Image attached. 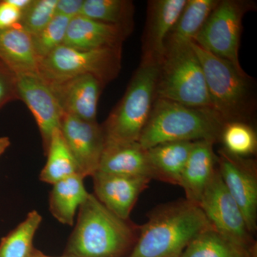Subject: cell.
I'll use <instances>...</instances> for the list:
<instances>
[{
  "label": "cell",
  "mask_w": 257,
  "mask_h": 257,
  "mask_svg": "<svg viewBox=\"0 0 257 257\" xmlns=\"http://www.w3.org/2000/svg\"><path fill=\"white\" fill-rule=\"evenodd\" d=\"M194 143H163L147 150L153 179L179 186L182 171Z\"/></svg>",
  "instance_id": "cell-21"
},
{
  "label": "cell",
  "mask_w": 257,
  "mask_h": 257,
  "mask_svg": "<svg viewBox=\"0 0 257 257\" xmlns=\"http://www.w3.org/2000/svg\"><path fill=\"white\" fill-rule=\"evenodd\" d=\"M217 169L230 194L239 206L251 234L256 231L257 168L253 159L231 155L221 148Z\"/></svg>",
  "instance_id": "cell-10"
},
{
  "label": "cell",
  "mask_w": 257,
  "mask_h": 257,
  "mask_svg": "<svg viewBox=\"0 0 257 257\" xmlns=\"http://www.w3.org/2000/svg\"><path fill=\"white\" fill-rule=\"evenodd\" d=\"M156 99L191 107L211 108L204 72L192 44L161 60Z\"/></svg>",
  "instance_id": "cell-6"
},
{
  "label": "cell",
  "mask_w": 257,
  "mask_h": 257,
  "mask_svg": "<svg viewBox=\"0 0 257 257\" xmlns=\"http://www.w3.org/2000/svg\"><path fill=\"white\" fill-rule=\"evenodd\" d=\"M77 224L64 254L74 257H122L133 249L140 226L115 215L89 194L79 209Z\"/></svg>",
  "instance_id": "cell-2"
},
{
  "label": "cell",
  "mask_w": 257,
  "mask_h": 257,
  "mask_svg": "<svg viewBox=\"0 0 257 257\" xmlns=\"http://www.w3.org/2000/svg\"><path fill=\"white\" fill-rule=\"evenodd\" d=\"M18 99L16 74L0 62V109Z\"/></svg>",
  "instance_id": "cell-30"
},
{
  "label": "cell",
  "mask_w": 257,
  "mask_h": 257,
  "mask_svg": "<svg viewBox=\"0 0 257 257\" xmlns=\"http://www.w3.org/2000/svg\"><path fill=\"white\" fill-rule=\"evenodd\" d=\"M84 0H57L56 15L70 19L81 15Z\"/></svg>",
  "instance_id": "cell-32"
},
{
  "label": "cell",
  "mask_w": 257,
  "mask_h": 257,
  "mask_svg": "<svg viewBox=\"0 0 257 257\" xmlns=\"http://www.w3.org/2000/svg\"><path fill=\"white\" fill-rule=\"evenodd\" d=\"M199 207L216 231L243 247H256L242 212L224 185L217 168Z\"/></svg>",
  "instance_id": "cell-9"
},
{
  "label": "cell",
  "mask_w": 257,
  "mask_h": 257,
  "mask_svg": "<svg viewBox=\"0 0 257 257\" xmlns=\"http://www.w3.org/2000/svg\"><path fill=\"white\" fill-rule=\"evenodd\" d=\"M0 62L15 74L38 72L32 36L20 25L0 30Z\"/></svg>",
  "instance_id": "cell-20"
},
{
  "label": "cell",
  "mask_w": 257,
  "mask_h": 257,
  "mask_svg": "<svg viewBox=\"0 0 257 257\" xmlns=\"http://www.w3.org/2000/svg\"><path fill=\"white\" fill-rule=\"evenodd\" d=\"M19 99L31 111L41 134L46 152L52 135L60 127L63 111L50 84L38 72L16 74Z\"/></svg>",
  "instance_id": "cell-12"
},
{
  "label": "cell",
  "mask_w": 257,
  "mask_h": 257,
  "mask_svg": "<svg viewBox=\"0 0 257 257\" xmlns=\"http://www.w3.org/2000/svg\"><path fill=\"white\" fill-rule=\"evenodd\" d=\"M214 143L195 142L181 176L179 187L184 189L186 200L199 206L217 168Z\"/></svg>",
  "instance_id": "cell-17"
},
{
  "label": "cell",
  "mask_w": 257,
  "mask_h": 257,
  "mask_svg": "<svg viewBox=\"0 0 257 257\" xmlns=\"http://www.w3.org/2000/svg\"><path fill=\"white\" fill-rule=\"evenodd\" d=\"M12 5L23 13L31 4L32 0H9Z\"/></svg>",
  "instance_id": "cell-33"
},
{
  "label": "cell",
  "mask_w": 257,
  "mask_h": 257,
  "mask_svg": "<svg viewBox=\"0 0 257 257\" xmlns=\"http://www.w3.org/2000/svg\"><path fill=\"white\" fill-rule=\"evenodd\" d=\"M256 8V3L248 0H219L193 42L243 70L239 58L243 19Z\"/></svg>",
  "instance_id": "cell-8"
},
{
  "label": "cell",
  "mask_w": 257,
  "mask_h": 257,
  "mask_svg": "<svg viewBox=\"0 0 257 257\" xmlns=\"http://www.w3.org/2000/svg\"><path fill=\"white\" fill-rule=\"evenodd\" d=\"M42 221L38 211H30L25 220L1 239L0 257H31L34 237Z\"/></svg>",
  "instance_id": "cell-26"
},
{
  "label": "cell",
  "mask_w": 257,
  "mask_h": 257,
  "mask_svg": "<svg viewBox=\"0 0 257 257\" xmlns=\"http://www.w3.org/2000/svg\"><path fill=\"white\" fill-rule=\"evenodd\" d=\"M94 195L115 215L130 219L140 194L152 179L144 177L110 175L96 172L92 176Z\"/></svg>",
  "instance_id": "cell-14"
},
{
  "label": "cell",
  "mask_w": 257,
  "mask_h": 257,
  "mask_svg": "<svg viewBox=\"0 0 257 257\" xmlns=\"http://www.w3.org/2000/svg\"><path fill=\"white\" fill-rule=\"evenodd\" d=\"M60 130L75 161L79 175L84 179L92 177L97 172L105 147L101 125L63 114Z\"/></svg>",
  "instance_id": "cell-11"
},
{
  "label": "cell",
  "mask_w": 257,
  "mask_h": 257,
  "mask_svg": "<svg viewBox=\"0 0 257 257\" xmlns=\"http://www.w3.org/2000/svg\"><path fill=\"white\" fill-rule=\"evenodd\" d=\"M64 114L96 121L98 101L104 84L91 74L58 83H48Z\"/></svg>",
  "instance_id": "cell-15"
},
{
  "label": "cell",
  "mask_w": 257,
  "mask_h": 257,
  "mask_svg": "<svg viewBox=\"0 0 257 257\" xmlns=\"http://www.w3.org/2000/svg\"><path fill=\"white\" fill-rule=\"evenodd\" d=\"M219 142L223 144L225 151L235 156L248 157L256 152V133L249 123L243 121L225 123Z\"/></svg>",
  "instance_id": "cell-27"
},
{
  "label": "cell",
  "mask_w": 257,
  "mask_h": 257,
  "mask_svg": "<svg viewBox=\"0 0 257 257\" xmlns=\"http://www.w3.org/2000/svg\"><path fill=\"white\" fill-rule=\"evenodd\" d=\"M10 145V140L8 137L0 138V157L5 153Z\"/></svg>",
  "instance_id": "cell-34"
},
{
  "label": "cell",
  "mask_w": 257,
  "mask_h": 257,
  "mask_svg": "<svg viewBox=\"0 0 257 257\" xmlns=\"http://www.w3.org/2000/svg\"><path fill=\"white\" fill-rule=\"evenodd\" d=\"M52 186L49 200L50 212L62 224L72 226L76 213L89 195L84 187V178L74 175Z\"/></svg>",
  "instance_id": "cell-22"
},
{
  "label": "cell",
  "mask_w": 257,
  "mask_h": 257,
  "mask_svg": "<svg viewBox=\"0 0 257 257\" xmlns=\"http://www.w3.org/2000/svg\"><path fill=\"white\" fill-rule=\"evenodd\" d=\"M255 253V248L240 246L212 226L198 235L180 257H256Z\"/></svg>",
  "instance_id": "cell-23"
},
{
  "label": "cell",
  "mask_w": 257,
  "mask_h": 257,
  "mask_svg": "<svg viewBox=\"0 0 257 257\" xmlns=\"http://www.w3.org/2000/svg\"><path fill=\"white\" fill-rule=\"evenodd\" d=\"M210 227L201 208L186 199L162 204L140 226L127 257H180L198 235Z\"/></svg>",
  "instance_id": "cell-1"
},
{
  "label": "cell",
  "mask_w": 257,
  "mask_h": 257,
  "mask_svg": "<svg viewBox=\"0 0 257 257\" xmlns=\"http://www.w3.org/2000/svg\"><path fill=\"white\" fill-rule=\"evenodd\" d=\"M31 257H74L69 256V255L64 254L62 256H51L49 255L45 254L43 252H42L40 250L37 249V248H34L33 251H32Z\"/></svg>",
  "instance_id": "cell-35"
},
{
  "label": "cell",
  "mask_w": 257,
  "mask_h": 257,
  "mask_svg": "<svg viewBox=\"0 0 257 257\" xmlns=\"http://www.w3.org/2000/svg\"><path fill=\"white\" fill-rule=\"evenodd\" d=\"M218 2L219 0H187L166 40L162 58L192 44Z\"/></svg>",
  "instance_id": "cell-19"
},
{
  "label": "cell",
  "mask_w": 257,
  "mask_h": 257,
  "mask_svg": "<svg viewBox=\"0 0 257 257\" xmlns=\"http://www.w3.org/2000/svg\"><path fill=\"white\" fill-rule=\"evenodd\" d=\"M133 30L79 15L71 20L63 45L82 50L122 47Z\"/></svg>",
  "instance_id": "cell-16"
},
{
  "label": "cell",
  "mask_w": 257,
  "mask_h": 257,
  "mask_svg": "<svg viewBox=\"0 0 257 257\" xmlns=\"http://www.w3.org/2000/svg\"><path fill=\"white\" fill-rule=\"evenodd\" d=\"M122 47L82 50L61 45L39 62L38 73L48 83L91 74L104 85L117 77Z\"/></svg>",
  "instance_id": "cell-7"
},
{
  "label": "cell",
  "mask_w": 257,
  "mask_h": 257,
  "mask_svg": "<svg viewBox=\"0 0 257 257\" xmlns=\"http://www.w3.org/2000/svg\"><path fill=\"white\" fill-rule=\"evenodd\" d=\"M225 122L211 108H196L155 99L138 143L145 150L176 142L220 141Z\"/></svg>",
  "instance_id": "cell-3"
},
{
  "label": "cell",
  "mask_w": 257,
  "mask_h": 257,
  "mask_svg": "<svg viewBox=\"0 0 257 257\" xmlns=\"http://www.w3.org/2000/svg\"><path fill=\"white\" fill-rule=\"evenodd\" d=\"M57 0H32L23 12L20 26L31 36L41 32L56 15Z\"/></svg>",
  "instance_id": "cell-29"
},
{
  "label": "cell",
  "mask_w": 257,
  "mask_h": 257,
  "mask_svg": "<svg viewBox=\"0 0 257 257\" xmlns=\"http://www.w3.org/2000/svg\"><path fill=\"white\" fill-rule=\"evenodd\" d=\"M160 63L141 60L121 100L101 126L105 145L138 143L156 99Z\"/></svg>",
  "instance_id": "cell-5"
},
{
  "label": "cell",
  "mask_w": 257,
  "mask_h": 257,
  "mask_svg": "<svg viewBox=\"0 0 257 257\" xmlns=\"http://www.w3.org/2000/svg\"><path fill=\"white\" fill-rule=\"evenodd\" d=\"M97 172L153 179L147 150L138 143L105 145Z\"/></svg>",
  "instance_id": "cell-18"
},
{
  "label": "cell",
  "mask_w": 257,
  "mask_h": 257,
  "mask_svg": "<svg viewBox=\"0 0 257 257\" xmlns=\"http://www.w3.org/2000/svg\"><path fill=\"white\" fill-rule=\"evenodd\" d=\"M45 154L47 162L40 173L42 182L54 184L71 176L79 175L78 169L60 128L52 135Z\"/></svg>",
  "instance_id": "cell-24"
},
{
  "label": "cell",
  "mask_w": 257,
  "mask_h": 257,
  "mask_svg": "<svg viewBox=\"0 0 257 257\" xmlns=\"http://www.w3.org/2000/svg\"><path fill=\"white\" fill-rule=\"evenodd\" d=\"M22 13L9 0L0 1V30L14 28L20 25Z\"/></svg>",
  "instance_id": "cell-31"
},
{
  "label": "cell",
  "mask_w": 257,
  "mask_h": 257,
  "mask_svg": "<svg viewBox=\"0 0 257 257\" xmlns=\"http://www.w3.org/2000/svg\"><path fill=\"white\" fill-rule=\"evenodd\" d=\"M135 10L133 2L128 0H84L80 15L134 30Z\"/></svg>",
  "instance_id": "cell-25"
},
{
  "label": "cell",
  "mask_w": 257,
  "mask_h": 257,
  "mask_svg": "<svg viewBox=\"0 0 257 257\" xmlns=\"http://www.w3.org/2000/svg\"><path fill=\"white\" fill-rule=\"evenodd\" d=\"M187 0H150L147 2L146 22L142 37L141 60L160 63L166 40Z\"/></svg>",
  "instance_id": "cell-13"
},
{
  "label": "cell",
  "mask_w": 257,
  "mask_h": 257,
  "mask_svg": "<svg viewBox=\"0 0 257 257\" xmlns=\"http://www.w3.org/2000/svg\"><path fill=\"white\" fill-rule=\"evenodd\" d=\"M192 46L202 65L211 109L225 123H249L256 111L254 79L194 42Z\"/></svg>",
  "instance_id": "cell-4"
},
{
  "label": "cell",
  "mask_w": 257,
  "mask_h": 257,
  "mask_svg": "<svg viewBox=\"0 0 257 257\" xmlns=\"http://www.w3.org/2000/svg\"><path fill=\"white\" fill-rule=\"evenodd\" d=\"M72 19L55 15L41 32L32 36L34 50L39 62L63 45Z\"/></svg>",
  "instance_id": "cell-28"
}]
</instances>
